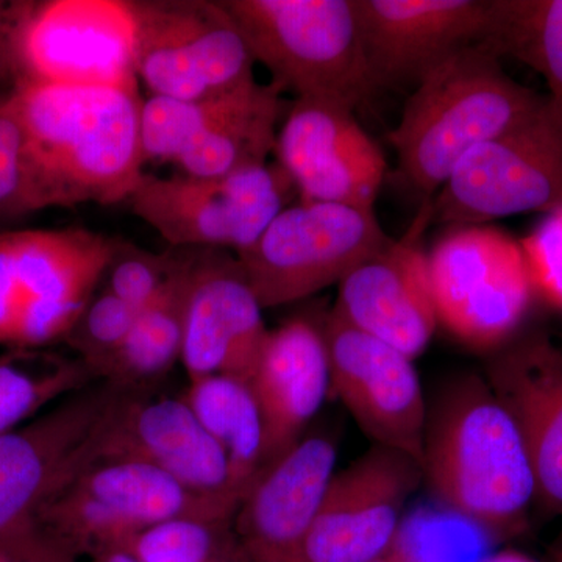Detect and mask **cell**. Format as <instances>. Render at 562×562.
<instances>
[{"label": "cell", "mask_w": 562, "mask_h": 562, "mask_svg": "<svg viewBox=\"0 0 562 562\" xmlns=\"http://www.w3.org/2000/svg\"><path fill=\"white\" fill-rule=\"evenodd\" d=\"M35 211L131 201L146 176L139 87L21 81L7 94Z\"/></svg>", "instance_id": "1"}, {"label": "cell", "mask_w": 562, "mask_h": 562, "mask_svg": "<svg viewBox=\"0 0 562 562\" xmlns=\"http://www.w3.org/2000/svg\"><path fill=\"white\" fill-rule=\"evenodd\" d=\"M422 475L441 508L494 541L522 531L538 498L522 432L480 376L450 383L428 408Z\"/></svg>", "instance_id": "2"}, {"label": "cell", "mask_w": 562, "mask_h": 562, "mask_svg": "<svg viewBox=\"0 0 562 562\" xmlns=\"http://www.w3.org/2000/svg\"><path fill=\"white\" fill-rule=\"evenodd\" d=\"M547 105L546 95L503 70L494 52L464 47L422 77L387 135L398 176L428 201L469 151L536 120Z\"/></svg>", "instance_id": "3"}, {"label": "cell", "mask_w": 562, "mask_h": 562, "mask_svg": "<svg viewBox=\"0 0 562 562\" xmlns=\"http://www.w3.org/2000/svg\"><path fill=\"white\" fill-rule=\"evenodd\" d=\"M272 83L357 109L375 94L355 0H221Z\"/></svg>", "instance_id": "4"}, {"label": "cell", "mask_w": 562, "mask_h": 562, "mask_svg": "<svg viewBox=\"0 0 562 562\" xmlns=\"http://www.w3.org/2000/svg\"><path fill=\"white\" fill-rule=\"evenodd\" d=\"M239 501L201 494L150 465L92 461L41 506L35 522L77 558L124 550L155 525L183 516H236Z\"/></svg>", "instance_id": "5"}, {"label": "cell", "mask_w": 562, "mask_h": 562, "mask_svg": "<svg viewBox=\"0 0 562 562\" xmlns=\"http://www.w3.org/2000/svg\"><path fill=\"white\" fill-rule=\"evenodd\" d=\"M113 244L81 227L0 232V347L65 341L99 291Z\"/></svg>", "instance_id": "6"}, {"label": "cell", "mask_w": 562, "mask_h": 562, "mask_svg": "<svg viewBox=\"0 0 562 562\" xmlns=\"http://www.w3.org/2000/svg\"><path fill=\"white\" fill-rule=\"evenodd\" d=\"M299 201L279 162H266L222 177L147 173L131 205L173 249H250L277 216Z\"/></svg>", "instance_id": "7"}, {"label": "cell", "mask_w": 562, "mask_h": 562, "mask_svg": "<svg viewBox=\"0 0 562 562\" xmlns=\"http://www.w3.org/2000/svg\"><path fill=\"white\" fill-rule=\"evenodd\" d=\"M135 70L149 95L201 99L257 80L254 55L221 0H128Z\"/></svg>", "instance_id": "8"}, {"label": "cell", "mask_w": 562, "mask_h": 562, "mask_svg": "<svg viewBox=\"0 0 562 562\" xmlns=\"http://www.w3.org/2000/svg\"><path fill=\"white\" fill-rule=\"evenodd\" d=\"M391 241L375 210L297 201L236 258L262 310L277 308L341 283Z\"/></svg>", "instance_id": "9"}, {"label": "cell", "mask_w": 562, "mask_h": 562, "mask_svg": "<svg viewBox=\"0 0 562 562\" xmlns=\"http://www.w3.org/2000/svg\"><path fill=\"white\" fill-rule=\"evenodd\" d=\"M10 10L16 85L139 87L128 0L13 2Z\"/></svg>", "instance_id": "10"}, {"label": "cell", "mask_w": 562, "mask_h": 562, "mask_svg": "<svg viewBox=\"0 0 562 562\" xmlns=\"http://www.w3.org/2000/svg\"><path fill=\"white\" fill-rule=\"evenodd\" d=\"M439 324L475 350H501L530 310L536 286L522 244L498 228L464 225L430 254Z\"/></svg>", "instance_id": "11"}, {"label": "cell", "mask_w": 562, "mask_h": 562, "mask_svg": "<svg viewBox=\"0 0 562 562\" xmlns=\"http://www.w3.org/2000/svg\"><path fill=\"white\" fill-rule=\"evenodd\" d=\"M562 210V131L552 111L469 151L431 199V222L486 225Z\"/></svg>", "instance_id": "12"}, {"label": "cell", "mask_w": 562, "mask_h": 562, "mask_svg": "<svg viewBox=\"0 0 562 562\" xmlns=\"http://www.w3.org/2000/svg\"><path fill=\"white\" fill-rule=\"evenodd\" d=\"M92 461L140 462L188 490L241 502L233 490L227 458L183 397L117 387L92 432Z\"/></svg>", "instance_id": "13"}, {"label": "cell", "mask_w": 562, "mask_h": 562, "mask_svg": "<svg viewBox=\"0 0 562 562\" xmlns=\"http://www.w3.org/2000/svg\"><path fill=\"white\" fill-rule=\"evenodd\" d=\"M330 362V392L373 442L424 457L428 406L414 360L331 310L324 324Z\"/></svg>", "instance_id": "14"}, {"label": "cell", "mask_w": 562, "mask_h": 562, "mask_svg": "<svg viewBox=\"0 0 562 562\" xmlns=\"http://www.w3.org/2000/svg\"><path fill=\"white\" fill-rule=\"evenodd\" d=\"M273 155L295 184L299 201L375 210L386 179V158L349 105L294 99L281 122Z\"/></svg>", "instance_id": "15"}, {"label": "cell", "mask_w": 562, "mask_h": 562, "mask_svg": "<svg viewBox=\"0 0 562 562\" xmlns=\"http://www.w3.org/2000/svg\"><path fill=\"white\" fill-rule=\"evenodd\" d=\"M420 483V462L373 446L333 475L310 530L305 562L382 560L394 547L406 503Z\"/></svg>", "instance_id": "16"}, {"label": "cell", "mask_w": 562, "mask_h": 562, "mask_svg": "<svg viewBox=\"0 0 562 562\" xmlns=\"http://www.w3.org/2000/svg\"><path fill=\"white\" fill-rule=\"evenodd\" d=\"M116 391L92 383L0 435V539L35 522L47 498L88 464L92 432Z\"/></svg>", "instance_id": "17"}, {"label": "cell", "mask_w": 562, "mask_h": 562, "mask_svg": "<svg viewBox=\"0 0 562 562\" xmlns=\"http://www.w3.org/2000/svg\"><path fill=\"white\" fill-rule=\"evenodd\" d=\"M375 91L419 83L464 47L482 46L495 0H355Z\"/></svg>", "instance_id": "18"}, {"label": "cell", "mask_w": 562, "mask_h": 562, "mask_svg": "<svg viewBox=\"0 0 562 562\" xmlns=\"http://www.w3.org/2000/svg\"><path fill=\"white\" fill-rule=\"evenodd\" d=\"M268 335L236 255L191 249L180 360L188 380L231 375L249 383Z\"/></svg>", "instance_id": "19"}, {"label": "cell", "mask_w": 562, "mask_h": 562, "mask_svg": "<svg viewBox=\"0 0 562 562\" xmlns=\"http://www.w3.org/2000/svg\"><path fill=\"white\" fill-rule=\"evenodd\" d=\"M430 222L428 199L402 239H392L344 277L333 308L412 360L427 349L439 325L430 260L420 244Z\"/></svg>", "instance_id": "20"}, {"label": "cell", "mask_w": 562, "mask_h": 562, "mask_svg": "<svg viewBox=\"0 0 562 562\" xmlns=\"http://www.w3.org/2000/svg\"><path fill=\"white\" fill-rule=\"evenodd\" d=\"M336 460L331 439L308 436L257 476L235 516L246 562H305L310 530Z\"/></svg>", "instance_id": "21"}, {"label": "cell", "mask_w": 562, "mask_h": 562, "mask_svg": "<svg viewBox=\"0 0 562 562\" xmlns=\"http://www.w3.org/2000/svg\"><path fill=\"white\" fill-rule=\"evenodd\" d=\"M486 382L522 432L536 502L562 514V346L547 335L527 336L495 355Z\"/></svg>", "instance_id": "22"}, {"label": "cell", "mask_w": 562, "mask_h": 562, "mask_svg": "<svg viewBox=\"0 0 562 562\" xmlns=\"http://www.w3.org/2000/svg\"><path fill=\"white\" fill-rule=\"evenodd\" d=\"M265 425V469L302 441L330 392L324 328L292 317L268 339L249 382Z\"/></svg>", "instance_id": "23"}, {"label": "cell", "mask_w": 562, "mask_h": 562, "mask_svg": "<svg viewBox=\"0 0 562 562\" xmlns=\"http://www.w3.org/2000/svg\"><path fill=\"white\" fill-rule=\"evenodd\" d=\"M177 250L179 261L168 283L136 314L125 341L99 369L98 382L122 391H149L180 362L191 249Z\"/></svg>", "instance_id": "24"}, {"label": "cell", "mask_w": 562, "mask_h": 562, "mask_svg": "<svg viewBox=\"0 0 562 562\" xmlns=\"http://www.w3.org/2000/svg\"><path fill=\"white\" fill-rule=\"evenodd\" d=\"M283 94L272 81H255L231 114L180 155L179 172L222 177L266 165L276 151L280 122L286 114Z\"/></svg>", "instance_id": "25"}, {"label": "cell", "mask_w": 562, "mask_h": 562, "mask_svg": "<svg viewBox=\"0 0 562 562\" xmlns=\"http://www.w3.org/2000/svg\"><path fill=\"white\" fill-rule=\"evenodd\" d=\"M181 397L227 458L233 490L243 501L265 471V425L250 384L211 375L190 382Z\"/></svg>", "instance_id": "26"}, {"label": "cell", "mask_w": 562, "mask_h": 562, "mask_svg": "<svg viewBox=\"0 0 562 562\" xmlns=\"http://www.w3.org/2000/svg\"><path fill=\"white\" fill-rule=\"evenodd\" d=\"M482 46L546 80L547 102L562 131V0H495L494 24Z\"/></svg>", "instance_id": "27"}, {"label": "cell", "mask_w": 562, "mask_h": 562, "mask_svg": "<svg viewBox=\"0 0 562 562\" xmlns=\"http://www.w3.org/2000/svg\"><path fill=\"white\" fill-rule=\"evenodd\" d=\"M98 382L79 358L44 350L0 351V435Z\"/></svg>", "instance_id": "28"}, {"label": "cell", "mask_w": 562, "mask_h": 562, "mask_svg": "<svg viewBox=\"0 0 562 562\" xmlns=\"http://www.w3.org/2000/svg\"><path fill=\"white\" fill-rule=\"evenodd\" d=\"M254 83L211 98L169 99L149 95L144 99L140 138L147 165H176L180 155L194 140L213 131L214 125L220 124L238 106Z\"/></svg>", "instance_id": "29"}, {"label": "cell", "mask_w": 562, "mask_h": 562, "mask_svg": "<svg viewBox=\"0 0 562 562\" xmlns=\"http://www.w3.org/2000/svg\"><path fill=\"white\" fill-rule=\"evenodd\" d=\"M139 562H246L235 516H183L155 525L125 547Z\"/></svg>", "instance_id": "30"}, {"label": "cell", "mask_w": 562, "mask_h": 562, "mask_svg": "<svg viewBox=\"0 0 562 562\" xmlns=\"http://www.w3.org/2000/svg\"><path fill=\"white\" fill-rule=\"evenodd\" d=\"M494 539L457 514L422 509L403 517L391 552L405 562H480Z\"/></svg>", "instance_id": "31"}, {"label": "cell", "mask_w": 562, "mask_h": 562, "mask_svg": "<svg viewBox=\"0 0 562 562\" xmlns=\"http://www.w3.org/2000/svg\"><path fill=\"white\" fill-rule=\"evenodd\" d=\"M177 261V249L157 254L125 239L114 238L102 288L139 312L160 294L172 276Z\"/></svg>", "instance_id": "32"}, {"label": "cell", "mask_w": 562, "mask_h": 562, "mask_svg": "<svg viewBox=\"0 0 562 562\" xmlns=\"http://www.w3.org/2000/svg\"><path fill=\"white\" fill-rule=\"evenodd\" d=\"M136 314L128 303L101 288L63 342L68 344L98 380L95 375L103 362L113 357L131 333Z\"/></svg>", "instance_id": "33"}, {"label": "cell", "mask_w": 562, "mask_h": 562, "mask_svg": "<svg viewBox=\"0 0 562 562\" xmlns=\"http://www.w3.org/2000/svg\"><path fill=\"white\" fill-rule=\"evenodd\" d=\"M24 144L9 103L0 106V217L33 213Z\"/></svg>", "instance_id": "34"}, {"label": "cell", "mask_w": 562, "mask_h": 562, "mask_svg": "<svg viewBox=\"0 0 562 562\" xmlns=\"http://www.w3.org/2000/svg\"><path fill=\"white\" fill-rule=\"evenodd\" d=\"M536 292L562 310V210L554 211L530 243L522 244Z\"/></svg>", "instance_id": "35"}, {"label": "cell", "mask_w": 562, "mask_h": 562, "mask_svg": "<svg viewBox=\"0 0 562 562\" xmlns=\"http://www.w3.org/2000/svg\"><path fill=\"white\" fill-rule=\"evenodd\" d=\"M0 562H79V558L32 522L0 539Z\"/></svg>", "instance_id": "36"}, {"label": "cell", "mask_w": 562, "mask_h": 562, "mask_svg": "<svg viewBox=\"0 0 562 562\" xmlns=\"http://www.w3.org/2000/svg\"><path fill=\"white\" fill-rule=\"evenodd\" d=\"M16 60H14L13 32L9 2H0V87L16 85Z\"/></svg>", "instance_id": "37"}, {"label": "cell", "mask_w": 562, "mask_h": 562, "mask_svg": "<svg viewBox=\"0 0 562 562\" xmlns=\"http://www.w3.org/2000/svg\"><path fill=\"white\" fill-rule=\"evenodd\" d=\"M480 562H535L530 558L513 550H505V552L490 553L484 560Z\"/></svg>", "instance_id": "38"}, {"label": "cell", "mask_w": 562, "mask_h": 562, "mask_svg": "<svg viewBox=\"0 0 562 562\" xmlns=\"http://www.w3.org/2000/svg\"><path fill=\"white\" fill-rule=\"evenodd\" d=\"M90 562H139L135 557H132L127 550H110V552L98 554L91 558Z\"/></svg>", "instance_id": "39"}, {"label": "cell", "mask_w": 562, "mask_h": 562, "mask_svg": "<svg viewBox=\"0 0 562 562\" xmlns=\"http://www.w3.org/2000/svg\"><path fill=\"white\" fill-rule=\"evenodd\" d=\"M376 562H405V561H402L401 558L397 557V554L390 552L386 554V557H383L382 560H379Z\"/></svg>", "instance_id": "40"}, {"label": "cell", "mask_w": 562, "mask_h": 562, "mask_svg": "<svg viewBox=\"0 0 562 562\" xmlns=\"http://www.w3.org/2000/svg\"><path fill=\"white\" fill-rule=\"evenodd\" d=\"M553 562H562V546L560 547V549H558L557 554H554Z\"/></svg>", "instance_id": "41"}, {"label": "cell", "mask_w": 562, "mask_h": 562, "mask_svg": "<svg viewBox=\"0 0 562 562\" xmlns=\"http://www.w3.org/2000/svg\"><path fill=\"white\" fill-rule=\"evenodd\" d=\"M7 94H0V106H2L3 101H5Z\"/></svg>", "instance_id": "42"}, {"label": "cell", "mask_w": 562, "mask_h": 562, "mask_svg": "<svg viewBox=\"0 0 562 562\" xmlns=\"http://www.w3.org/2000/svg\"><path fill=\"white\" fill-rule=\"evenodd\" d=\"M561 546H562V543H561Z\"/></svg>", "instance_id": "43"}]
</instances>
